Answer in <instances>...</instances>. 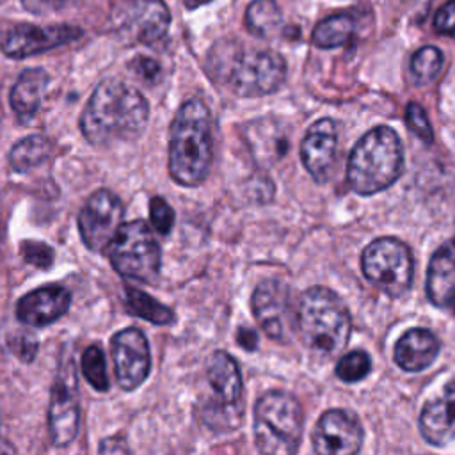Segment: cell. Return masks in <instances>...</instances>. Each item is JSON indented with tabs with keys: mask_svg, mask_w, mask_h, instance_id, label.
Returning <instances> with one entry per match:
<instances>
[{
	"mask_svg": "<svg viewBox=\"0 0 455 455\" xmlns=\"http://www.w3.org/2000/svg\"><path fill=\"white\" fill-rule=\"evenodd\" d=\"M149 119L146 98L132 85L108 78L91 94L82 116L80 132L87 142L107 146L137 139Z\"/></svg>",
	"mask_w": 455,
	"mask_h": 455,
	"instance_id": "cell-1",
	"label": "cell"
},
{
	"mask_svg": "<svg viewBox=\"0 0 455 455\" xmlns=\"http://www.w3.org/2000/svg\"><path fill=\"white\" fill-rule=\"evenodd\" d=\"M213 160L212 116L204 101L187 100L176 112L169 133V172L183 187L201 185Z\"/></svg>",
	"mask_w": 455,
	"mask_h": 455,
	"instance_id": "cell-2",
	"label": "cell"
},
{
	"mask_svg": "<svg viewBox=\"0 0 455 455\" xmlns=\"http://www.w3.org/2000/svg\"><path fill=\"white\" fill-rule=\"evenodd\" d=\"M210 71L236 96L256 98L281 87L286 64L275 52L222 43L210 57Z\"/></svg>",
	"mask_w": 455,
	"mask_h": 455,
	"instance_id": "cell-3",
	"label": "cell"
},
{
	"mask_svg": "<svg viewBox=\"0 0 455 455\" xmlns=\"http://www.w3.org/2000/svg\"><path fill=\"white\" fill-rule=\"evenodd\" d=\"M403 167V149L396 132L377 126L354 146L347 164V181L359 196H373L391 187Z\"/></svg>",
	"mask_w": 455,
	"mask_h": 455,
	"instance_id": "cell-4",
	"label": "cell"
},
{
	"mask_svg": "<svg viewBox=\"0 0 455 455\" xmlns=\"http://www.w3.org/2000/svg\"><path fill=\"white\" fill-rule=\"evenodd\" d=\"M297 327L302 341L318 355H338L352 331V320L343 300L329 288H307L297 304Z\"/></svg>",
	"mask_w": 455,
	"mask_h": 455,
	"instance_id": "cell-5",
	"label": "cell"
},
{
	"mask_svg": "<svg viewBox=\"0 0 455 455\" xmlns=\"http://www.w3.org/2000/svg\"><path fill=\"white\" fill-rule=\"evenodd\" d=\"M304 414L300 403L284 391H268L254 405V441L261 453L290 455L299 450Z\"/></svg>",
	"mask_w": 455,
	"mask_h": 455,
	"instance_id": "cell-6",
	"label": "cell"
},
{
	"mask_svg": "<svg viewBox=\"0 0 455 455\" xmlns=\"http://www.w3.org/2000/svg\"><path fill=\"white\" fill-rule=\"evenodd\" d=\"M114 270L132 281L149 283L158 275L162 252L148 222H123L105 249Z\"/></svg>",
	"mask_w": 455,
	"mask_h": 455,
	"instance_id": "cell-7",
	"label": "cell"
},
{
	"mask_svg": "<svg viewBox=\"0 0 455 455\" xmlns=\"http://www.w3.org/2000/svg\"><path fill=\"white\" fill-rule=\"evenodd\" d=\"M361 267L370 283L391 297L403 295L412 283V254L398 238L384 236L370 242L363 251Z\"/></svg>",
	"mask_w": 455,
	"mask_h": 455,
	"instance_id": "cell-8",
	"label": "cell"
},
{
	"mask_svg": "<svg viewBox=\"0 0 455 455\" xmlns=\"http://www.w3.org/2000/svg\"><path fill=\"white\" fill-rule=\"evenodd\" d=\"M123 217L119 197L107 190H96L78 213V231L87 249L101 252L116 236Z\"/></svg>",
	"mask_w": 455,
	"mask_h": 455,
	"instance_id": "cell-9",
	"label": "cell"
},
{
	"mask_svg": "<svg viewBox=\"0 0 455 455\" xmlns=\"http://www.w3.org/2000/svg\"><path fill=\"white\" fill-rule=\"evenodd\" d=\"M290 297V288L279 279H265L252 291L251 307L254 318L263 332L275 341H284L293 327V322L297 323L295 316L291 315L293 311Z\"/></svg>",
	"mask_w": 455,
	"mask_h": 455,
	"instance_id": "cell-10",
	"label": "cell"
},
{
	"mask_svg": "<svg viewBox=\"0 0 455 455\" xmlns=\"http://www.w3.org/2000/svg\"><path fill=\"white\" fill-rule=\"evenodd\" d=\"M110 350L121 389H137L148 379L151 368V354L144 332L135 327L116 332L110 341Z\"/></svg>",
	"mask_w": 455,
	"mask_h": 455,
	"instance_id": "cell-11",
	"label": "cell"
},
{
	"mask_svg": "<svg viewBox=\"0 0 455 455\" xmlns=\"http://www.w3.org/2000/svg\"><path fill=\"white\" fill-rule=\"evenodd\" d=\"M311 441L320 455H354L363 444V427L352 412L331 409L316 421Z\"/></svg>",
	"mask_w": 455,
	"mask_h": 455,
	"instance_id": "cell-12",
	"label": "cell"
},
{
	"mask_svg": "<svg viewBox=\"0 0 455 455\" xmlns=\"http://www.w3.org/2000/svg\"><path fill=\"white\" fill-rule=\"evenodd\" d=\"M80 425V407L78 391L75 386L73 370L59 373L52 387L50 407H48V432L52 444L57 448L68 446L78 434Z\"/></svg>",
	"mask_w": 455,
	"mask_h": 455,
	"instance_id": "cell-13",
	"label": "cell"
},
{
	"mask_svg": "<svg viewBox=\"0 0 455 455\" xmlns=\"http://www.w3.org/2000/svg\"><path fill=\"white\" fill-rule=\"evenodd\" d=\"M80 36L82 30L73 25L37 27L21 23L4 36L0 50L11 59H27L30 55H37L46 50L68 44L78 39Z\"/></svg>",
	"mask_w": 455,
	"mask_h": 455,
	"instance_id": "cell-14",
	"label": "cell"
},
{
	"mask_svg": "<svg viewBox=\"0 0 455 455\" xmlns=\"http://www.w3.org/2000/svg\"><path fill=\"white\" fill-rule=\"evenodd\" d=\"M206 379L213 391V402L206 403V423L219 412L228 411L242 416V375L236 361L224 350L213 352L206 361Z\"/></svg>",
	"mask_w": 455,
	"mask_h": 455,
	"instance_id": "cell-15",
	"label": "cell"
},
{
	"mask_svg": "<svg viewBox=\"0 0 455 455\" xmlns=\"http://www.w3.org/2000/svg\"><path fill=\"white\" fill-rule=\"evenodd\" d=\"M338 151V128L323 117L309 126L300 144V158L316 183H325L334 169Z\"/></svg>",
	"mask_w": 455,
	"mask_h": 455,
	"instance_id": "cell-16",
	"label": "cell"
},
{
	"mask_svg": "<svg viewBox=\"0 0 455 455\" xmlns=\"http://www.w3.org/2000/svg\"><path fill=\"white\" fill-rule=\"evenodd\" d=\"M71 293L62 284H46L23 295L16 304V316L28 327H46L64 316Z\"/></svg>",
	"mask_w": 455,
	"mask_h": 455,
	"instance_id": "cell-17",
	"label": "cell"
},
{
	"mask_svg": "<svg viewBox=\"0 0 455 455\" xmlns=\"http://www.w3.org/2000/svg\"><path fill=\"white\" fill-rule=\"evenodd\" d=\"M419 430L425 441L434 446H443L455 439V380L448 382L435 400L423 405Z\"/></svg>",
	"mask_w": 455,
	"mask_h": 455,
	"instance_id": "cell-18",
	"label": "cell"
},
{
	"mask_svg": "<svg viewBox=\"0 0 455 455\" xmlns=\"http://www.w3.org/2000/svg\"><path fill=\"white\" fill-rule=\"evenodd\" d=\"M427 295L437 307L455 302V240L446 242L432 254L427 270Z\"/></svg>",
	"mask_w": 455,
	"mask_h": 455,
	"instance_id": "cell-19",
	"label": "cell"
},
{
	"mask_svg": "<svg viewBox=\"0 0 455 455\" xmlns=\"http://www.w3.org/2000/svg\"><path fill=\"white\" fill-rule=\"evenodd\" d=\"M439 348V339L428 329H409L395 345V363L405 371H421L437 359Z\"/></svg>",
	"mask_w": 455,
	"mask_h": 455,
	"instance_id": "cell-20",
	"label": "cell"
},
{
	"mask_svg": "<svg viewBox=\"0 0 455 455\" xmlns=\"http://www.w3.org/2000/svg\"><path fill=\"white\" fill-rule=\"evenodd\" d=\"M245 140L252 158L259 165H270L288 151V135L284 128L270 117L249 123L245 128Z\"/></svg>",
	"mask_w": 455,
	"mask_h": 455,
	"instance_id": "cell-21",
	"label": "cell"
},
{
	"mask_svg": "<svg viewBox=\"0 0 455 455\" xmlns=\"http://www.w3.org/2000/svg\"><path fill=\"white\" fill-rule=\"evenodd\" d=\"M128 27L144 44L160 41L171 25V12L164 0H135L128 9Z\"/></svg>",
	"mask_w": 455,
	"mask_h": 455,
	"instance_id": "cell-22",
	"label": "cell"
},
{
	"mask_svg": "<svg viewBox=\"0 0 455 455\" xmlns=\"http://www.w3.org/2000/svg\"><path fill=\"white\" fill-rule=\"evenodd\" d=\"M48 82L50 76L41 68H28L18 76L16 84L11 89L9 103L21 121H28L36 116L46 92Z\"/></svg>",
	"mask_w": 455,
	"mask_h": 455,
	"instance_id": "cell-23",
	"label": "cell"
},
{
	"mask_svg": "<svg viewBox=\"0 0 455 455\" xmlns=\"http://www.w3.org/2000/svg\"><path fill=\"white\" fill-rule=\"evenodd\" d=\"M52 155V142L48 137L34 133L18 140L9 151V165L16 172H28L44 164Z\"/></svg>",
	"mask_w": 455,
	"mask_h": 455,
	"instance_id": "cell-24",
	"label": "cell"
},
{
	"mask_svg": "<svg viewBox=\"0 0 455 455\" xmlns=\"http://www.w3.org/2000/svg\"><path fill=\"white\" fill-rule=\"evenodd\" d=\"M124 307L128 309L130 315H135L155 325H169L176 318L171 307H167L149 293L133 286L124 288Z\"/></svg>",
	"mask_w": 455,
	"mask_h": 455,
	"instance_id": "cell-25",
	"label": "cell"
},
{
	"mask_svg": "<svg viewBox=\"0 0 455 455\" xmlns=\"http://www.w3.org/2000/svg\"><path fill=\"white\" fill-rule=\"evenodd\" d=\"M354 28L355 21L350 14H332L313 28L311 39L318 48H336L352 37Z\"/></svg>",
	"mask_w": 455,
	"mask_h": 455,
	"instance_id": "cell-26",
	"label": "cell"
},
{
	"mask_svg": "<svg viewBox=\"0 0 455 455\" xmlns=\"http://www.w3.org/2000/svg\"><path fill=\"white\" fill-rule=\"evenodd\" d=\"M283 21L279 5L274 0H252L245 11V25L258 37L272 36Z\"/></svg>",
	"mask_w": 455,
	"mask_h": 455,
	"instance_id": "cell-27",
	"label": "cell"
},
{
	"mask_svg": "<svg viewBox=\"0 0 455 455\" xmlns=\"http://www.w3.org/2000/svg\"><path fill=\"white\" fill-rule=\"evenodd\" d=\"M443 68V53L435 46H423L411 57V76L416 85L430 84Z\"/></svg>",
	"mask_w": 455,
	"mask_h": 455,
	"instance_id": "cell-28",
	"label": "cell"
},
{
	"mask_svg": "<svg viewBox=\"0 0 455 455\" xmlns=\"http://www.w3.org/2000/svg\"><path fill=\"white\" fill-rule=\"evenodd\" d=\"M82 373L96 391L108 389L105 354L98 345H89L82 354Z\"/></svg>",
	"mask_w": 455,
	"mask_h": 455,
	"instance_id": "cell-29",
	"label": "cell"
},
{
	"mask_svg": "<svg viewBox=\"0 0 455 455\" xmlns=\"http://www.w3.org/2000/svg\"><path fill=\"white\" fill-rule=\"evenodd\" d=\"M371 368L370 355L364 350H352L339 357L336 363V375L347 384L363 380Z\"/></svg>",
	"mask_w": 455,
	"mask_h": 455,
	"instance_id": "cell-30",
	"label": "cell"
},
{
	"mask_svg": "<svg viewBox=\"0 0 455 455\" xmlns=\"http://www.w3.org/2000/svg\"><path fill=\"white\" fill-rule=\"evenodd\" d=\"M20 252L28 265H34L43 270L50 268V265L53 263V249L41 240H25L20 245Z\"/></svg>",
	"mask_w": 455,
	"mask_h": 455,
	"instance_id": "cell-31",
	"label": "cell"
},
{
	"mask_svg": "<svg viewBox=\"0 0 455 455\" xmlns=\"http://www.w3.org/2000/svg\"><path fill=\"white\" fill-rule=\"evenodd\" d=\"M405 123L409 130L419 137L423 142H432L434 140V132L428 123L427 112L419 103H409L405 110Z\"/></svg>",
	"mask_w": 455,
	"mask_h": 455,
	"instance_id": "cell-32",
	"label": "cell"
},
{
	"mask_svg": "<svg viewBox=\"0 0 455 455\" xmlns=\"http://www.w3.org/2000/svg\"><path fill=\"white\" fill-rule=\"evenodd\" d=\"M149 219H151V226L158 233L167 235L174 226V210L164 197L155 196L149 201Z\"/></svg>",
	"mask_w": 455,
	"mask_h": 455,
	"instance_id": "cell-33",
	"label": "cell"
},
{
	"mask_svg": "<svg viewBox=\"0 0 455 455\" xmlns=\"http://www.w3.org/2000/svg\"><path fill=\"white\" fill-rule=\"evenodd\" d=\"M7 347L9 350L23 363H30L39 348L37 339L30 332H16L7 338Z\"/></svg>",
	"mask_w": 455,
	"mask_h": 455,
	"instance_id": "cell-34",
	"label": "cell"
},
{
	"mask_svg": "<svg viewBox=\"0 0 455 455\" xmlns=\"http://www.w3.org/2000/svg\"><path fill=\"white\" fill-rule=\"evenodd\" d=\"M130 68L148 84H155L162 73L160 69V64L155 60V59H149V57H144V55H139L135 57L132 62H130Z\"/></svg>",
	"mask_w": 455,
	"mask_h": 455,
	"instance_id": "cell-35",
	"label": "cell"
},
{
	"mask_svg": "<svg viewBox=\"0 0 455 455\" xmlns=\"http://www.w3.org/2000/svg\"><path fill=\"white\" fill-rule=\"evenodd\" d=\"M76 2L78 0H21V5L32 14H52Z\"/></svg>",
	"mask_w": 455,
	"mask_h": 455,
	"instance_id": "cell-36",
	"label": "cell"
},
{
	"mask_svg": "<svg viewBox=\"0 0 455 455\" xmlns=\"http://www.w3.org/2000/svg\"><path fill=\"white\" fill-rule=\"evenodd\" d=\"M434 28L441 34H455V0L446 2L434 18Z\"/></svg>",
	"mask_w": 455,
	"mask_h": 455,
	"instance_id": "cell-37",
	"label": "cell"
},
{
	"mask_svg": "<svg viewBox=\"0 0 455 455\" xmlns=\"http://www.w3.org/2000/svg\"><path fill=\"white\" fill-rule=\"evenodd\" d=\"M100 453H130V448L123 437H107L100 443Z\"/></svg>",
	"mask_w": 455,
	"mask_h": 455,
	"instance_id": "cell-38",
	"label": "cell"
},
{
	"mask_svg": "<svg viewBox=\"0 0 455 455\" xmlns=\"http://www.w3.org/2000/svg\"><path fill=\"white\" fill-rule=\"evenodd\" d=\"M236 339L240 343V347H243L245 350H254L256 345H258V336L252 329H238V334H236Z\"/></svg>",
	"mask_w": 455,
	"mask_h": 455,
	"instance_id": "cell-39",
	"label": "cell"
},
{
	"mask_svg": "<svg viewBox=\"0 0 455 455\" xmlns=\"http://www.w3.org/2000/svg\"><path fill=\"white\" fill-rule=\"evenodd\" d=\"M7 451H14V448L2 437V419H0V453H7Z\"/></svg>",
	"mask_w": 455,
	"mask_h": 455,
	"instance_id": "cell-40",
	"label": "cell"
},
{
	"mask_svg": "<svg viewBox=\"0 0 455 455\" xmlns=\"http://www.w3.org/2000/svg\"><path fill=\"white\" fill-rule=\"evenodd\" d=\"M183 2H185L187 9H197V7H201V5H204V4H208L212 0H183Z\"/></svg>",
	"mask_w": 455,
	"mask_h": 455,
	"instance_id": "cell-41",
	"label": "cell"
},
{
	"mask_svg": "<svg viewBox=\"0 0 455 455\" xmlns=\"http://www.w3.org/2000/svg\"><path fill=\"white\" fill-rule=\"evenodd\" d=\"M453 240H455V238H453Z\"/></svg>",
	"mask_w": 455,
	"mask_h": 455,
	"instance_id": "cell-42",
	"label": "cell"
}]
</instances>
